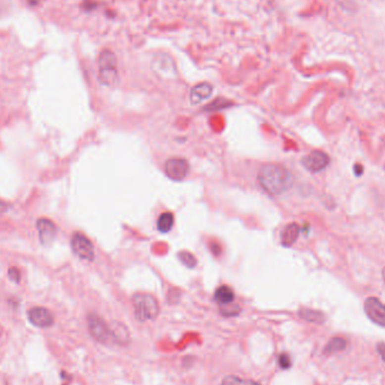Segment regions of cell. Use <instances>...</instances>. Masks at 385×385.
<instances>
[{"label": "cell", "instance_id": "obj_1", "mask_svg": "<svg viewBox=\"0 0 385 385\" xmlns=\"http://www.w3.org/2000/svg\"><path fill=\"white\" fill-rule=\"evenodd\" d=\"M258 183L269 195L278 196L289 190L293 185V177L285 167L268 163L260 168L258 173Z\"/></svg>", "mask_w": 385, "mask_h": 385}, {"label": "cell", "instance_id": "obj_2", "mask_svg": "<svg viewBox=\"0 0 385 385\" xmlns=\"http://www.w3.org/2000/svg\"><path fill=\"white\" fill-rule=\"evenodd\" d=\"M134 315L139 321L145 322L154 320L158 317L159 303L157 298L146 293H138L132 297Z\"/></svg>", "mask_w": 385, "mask_h": 385}, {"label": "cell", "instance_id": "obj_3", "mask_svg": "<svg viewBox=\"0 0 385 385\" xmlns=\"http://www.w3.org/2000/svg\"><path fill=\"white\" fill-rule=\"evenodd\" d=\"M98 79L105 86H113L117 80V60L109 50L101 51L98 58Z\"/></svg>", "mask_w": 385, "mask_h": 385}, {"label": "cell", "instance_id": "obj_4", "mask_svg": "<svg viewBox=\"0 0 385 385\" xmlns=\"http://www.w3.org/2000/svg\"><path fill=\"white\" fill-rule=\"evenodd\" d=\"M87 323L89 333L96 341L104 343V345L114 342L110 328L103 318H100L96 313H90L87 317Z\"/></svg>", "mask_w": 385, "mask_h": 385}, {"label": "cell", "instance_id": "obj_5", "mask_svg": "<svg viewBox=\"0 0 385 385\" xmlns=\"http://www.w3.org/2000/svg\"><path fill=\"white\" fill-rule=\"evenodd\" d=\"M71 248L76 255L84 260L93 261L95 258V248L92 241L80 232L73 233L71 238Z\"/></svg>", "mask_w": 385, "mask_h": 385}, {"label": "cell", "instance_id": "obj_6", "mask_svg": "<svg viewBox=\"0 0 385 385\" xmlns=\"http://www.w3.org/2000/svg\"><path fill=\"white\" fill-rule=\"evenodd\" d=\"M330 158L323 151L315 150L306 154L302 159V165L310 173H320L323 169L329 166Z\"/></svg>", "mask_w": 385, "mask_h": 385}, {"label": "cell", "instance_id": "obj_7", "mask_svg": "<svg viewBox=\"0 0 385 385\" xmlns=\"http://www.w3.org/2000/svg\"><path fill=\"white\" fill-rule=\"evenodd\" d=\"M167 177L173 180H183L190 173V163L184 158H171L165 163Z\"/></svg>", "mask_w": 385, "mask_h": 385}, {"label": "cell", "instance_id": "obj_8", "mask_svg": "<svg viewBox=\"0 0 385 385\" xmlns=\"http://www.w3.org/2000/svg\"><path fill=\"white\" fill-rule=\"evenodd\" d=\"M364 309L372 322L380 327H385V305L378 297L366 298Z\"/></svg>", "mask_w": 385, "mask_h": 385}, {"label": "cell", "instance_id": "obj_9", "mask_svg": "<svg viewBox=\"0 0 385 385\" xmlns=\"http://www.w3.org/2000/svg\"><path fill=\"white\" fill-rule=\"evenodd\" d=\"M28 321L36 328H48L54 322V317L50 310L42 306H35L27 312Z\"/></svg>", "mask_w": 385, "mask_h": 385}, {"label": "cell", "instance_id": "obj_10", "mask_svg": "<svg viewBox=\"0 0 385 385\" xmlns=\"http://www.w3.org/2000/svg\"><path fill=\"white\" fill-rule=\"evenodd\" d=\"M36 229L39 231L41 243L45 247H48L53 242L58 233V228L55 223L47 218H41L36 221Z\"/></svg>", "mask_w": 385, "mask_h": 385}, {"label": "cell", "instance_id": "obj_11", "mask_svg": "<svg viewBox=\"0 0 385 385\" xmlns=\"http://www.w3.org/2000/svg\"><path fill=\"white\" fill-rule=\"evenodd\" d=\"M110 333H112L113 341L118 345L125 346L130 343L131 341V334L129 328L126 327L124 323L114 321L112 325L109 326Z\"/></svg>", "mask_w": 385, "mask_h": 385}, {"label": "cell", "instance_id": "obj_12", "mask_svg": "<svg viewBox=\"0 0 385 385\" xmlns=\"http://www.w3.org/2000/svg\"><path fill=\"white\" fill-rule=\"evenodd\" d=\"M213 93V87L208 83H200L195 85L191 90V101L192 104H199L202 101L210 98Z\"/></svg>", "mask_w": 385, "mask_h": 385}, {"label": "cell", "instance_id": "obj_13", "mask_svg": "<svg viewBox=\"0 0 385 385\" xmlns=\"http://www.w3.org/2000/svg\"><path fill=\"white\" fill-rule=\"evenodd\" d=\"M301 229L296 223H289L283 229L281 235V241L285 247H290V245L295 243L297 240L298 235H300Z\"/></svg>", "mask_w": 385, "mask_h": 385}, {"label": "cell", "instance_id": "obj_14", "mask_svg": "<svg viewBox=\"0 0 385 385\" xmlns=\"http://www.w3.org/2000/svg\"><path fill=\"white\" fill-rule=\"evenodd\" d=\"M214 298L221 305L231 304V303L235 301V292H233V289L229 288V286L222 285L215 290Z\"/></svg>", "mask_w": 385, "mask_h": 385}, {"label": "cell", "instance_id": "obj_15", "mask_svg": "<svg viewBox=\"0 0 385 385\" xmlns=\"http://www.w3.org/2000/svg\"><path fill=\"white\" fill-rule=\"evenodd\" d=\"M298 315H300V318H302L303 320L312 323H318V325H322V323H325L326 321L325 313L313 309L303 308L298 311Z\"/></svg>", "mask_w": 385, "mask_h": 385}, {"label": "cell", "instance_id": "obj_16", "mask_svg": "<svg viewBox=\"0 0 385 385\" xmlns=\"http://www.w3.org/2000/svg\"><path fill=\"white\" fill-rule=\"evenodd\" d=\"M347 348V340L341 337H335L327 343V346L323 350L326 355H334L340 351L345 350Z\"/></svg>", "mask_w": 385, "mask_h": 385}, {"label": "cell", "instance_id": "obj_17", "mask_svg": "<svg viewBox=\"0 0 385 385\" xmlns=\"http://www.w3.org/2000/svg\"><path fill=\"white\" fill-rule=\"evenodd\" d=\"M174 222H175V218L174 214L171 212H165L159 216L158 222H157V227L158 230L160 232H169L171 229L174 227Z\"/></svg>", "mask_w": 385, "mask_h": 385}, {"label": "cell", "instance_id": "obj_18", "mask_svg": "<svg viewBox=\"0 0 385 385\" xmlns=\"http://www.w3.org/2000/svg\"><path fill=\"white\" fill-rule=\"evenodd\" d=\"M221 385H261V384L256 382V381L243 379L237 375H229V376H225V378L222 380Z\"/></svg>", "mask_w": 385, "mask_h": 385}, {"label": "cell", "instance_id": "obj_19", "mask_svg": "<svg viewBox=\"0 0 385 385\" xmlns=\"http://www.w3.org/2000/svg\"><path fill=\"white\" fill-rule=\"evenodd\" d=\"M230 105H232L231 101L224 99V98H218V99L213 100L211 104L206 105L204 110H208V112H216V110L228 108Z\"/></svg>", "mask_w": 385, "mask_h": 385}, {"label": "cell", "instance_id": "obj_20", "mask_svg": "<svg viewBox=\"0 0 385 385\" xmlns=\"http://www.w3.org/2000/svg\"><path fill=\"white\" fill-rule=\"evenodd\" d=\"M178 258L184 265H186L187 267L192 268L197 265V259H196L194 255H192L188 251H182L178 253Z\"/></svg>", "mask_w": 385, "mask_h": 385}, {"label": "cell", "instance_id": "obj_21", "mask_svg": "<svg viewBox=\"0 0 385 385\" xmlns=\"http://www.w3.org/2000/svg\"><path fill=\"white\" fill-rule=\"evenodd\" d=\"M221 312H222V314L225 315V317H232V315H237L239 313V306L231 305V304L222 305Z\"/></svg>", "mask_w": 385, "mask_h": 385}, {"label": "cell", "instance_id": "obj_22", "mask_svg": "<svg viewBox=\"0 0 385 385\" xmlns=\"http://www.w3.org/2000/svg\"><path fill=\"white\" fill-rule=\"evenodd\" d=\"M278 363H280V366L282 370H289V368L292 366V360H290L289 355L286 353H283L280 355Z\"/></svg>", "mask_w": 385, "mask_h": 385}, {"label": "cell", "instance_id": "obj_23", "mask_svg": "<svg viewBox=\"0 0 385 385\" xmlns=\"http://www.w3.org/2000/svg\"><path fill=\"white\" fill-rule=\"evenodd\" d=\"M8 277H9L10 281H13L14 283H19L20 282V272L17 267H10L8 269Z\"/></svg>", "mask_w": 385, "mask_h": 385}, {"label": "cell", "instance_id": "obj_24", "mask_svg": "<svg viewBox=\"0 0 385 385\" xmlns=\"http://www.w3.org/2000/svg\"><path fill=\"white\" fill-rule=\"evenodd\" d=\"M376 348H378V351L381 355V357H382V359L385 362V342H379Z\"/></svg>", "mask_w": 385, "mask_h": 385}, {"label": "cell", "instance_id": "obj_25", "mask_svg": "<svg viewBox=\"0 0 385 385\" xmlns=\"http://www.w3.org/2000/svg\"><path fill=\"white\" fill-rule=\"evenodd\" d=\"M8 208H9V204L3 202V200H0V215L3 214L5 212H7Z\"/></svg>", "mask_w": 385, "mask_h": 385}, {"label": "cell", "instance_id": "obj_26", "mask_svg": "<svg viewBox=\"0 0 385 385\" xmlns=\"http://www.w3.org/2000/svg\"><path fill=\"white\" fill-rule=\"evenodd\" d=\"M355 174H356V176L363 175V166L362 165H355Z\"/></svg>", "mask_w": 385, "mask_h": 385}, {"label": "cell", "instance_id": "obj_27", "mask_svg": "<svg viewBox=\"0 0 385 385\" xmlns=\"http://www.w3.org/2000/svg\"><path fill=\"white\" fill-rule=\"evenodd\" d=\"M39 2H40V0H28V3H30L31 6H36Z\"/></svg>", "mask_w": 385, "mask_h": 385}, {"label": "cell", "instance_id": "obj_28", "mask_svg": "<svg viewBox=\"0 0 385 385\" xmlns=\"http://www.w3.org/2000/svg\"><path fill=\"white\" fill-rule=\"evenodd\" d=\"M382 275H383V278H384V281H385V267H384L383 272H382Z\"/></svg>", "mask_w": 385, "mask_h": 385}]
</instances>
